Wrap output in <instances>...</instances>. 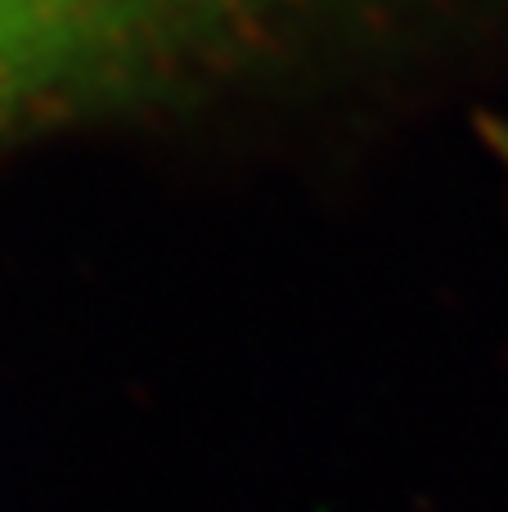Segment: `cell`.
I'll return each instance as SVG.
<instances>
[{
    "label": "cell",
    "mask_w": 508,
    "mask_h": 512,
    "mask_svg": "<svg viewBox=\"0 0 508 512\" xmlns=\"http://www.w3.org/2000/svg\"><path fill=\"white\" fill-rule=\"evenodd\" d=\"M495 153H500L504 167H508V131H495Z\"/></svg>",
    "instance_id": "obj_1"
}]
</instances>
